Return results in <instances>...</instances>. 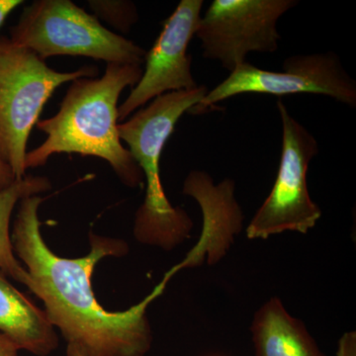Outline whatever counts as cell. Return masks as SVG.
Instances as JSON below:
<instances>
[{"mask_svg": "<svg viewBox=\"0 0 356 356\" xmlns=\"http://www.w3.org/2000/svg\"><path fill=\"white\" fill-rule=\"evenodd\" d=\"M42 202L39 195L20 201L10 238L14 254L31 276L30 291L43 302L51 324L67 344L79 346L88 356H146L153 343L147 310L172 278L163 276L153 291L128 310H105L95 296L91 276L104 257L127 254V243L90 233V252L86 257H58L41 234Z\"/></svg>", "mask_w": 356, "mask_h": 356, "instance_id": "cell-1", "label": "cell"}, {"mask_svg": "<svg viewBox=\"0 0 356 356\" xmlns=\"http://www.w3.org/2000/svg\"><path fill=\"white\" fill-rule=\"evenodd\" d=\"M140 65L107 64L102 77L72 81L55 116L38 121L46 134L43 144L26 154V168L44 165L57 154H77L106 161L126 186L144 184V175L118 132L122 91L142 77Z\"/></svg>", "mask_w": 356, "mask_h": 356, "instance_id": "cell-2", "label": "cell"}, {"mask_svg": "<svg viewBox=\"0 0 356 356\" xmlns=\"http://www.w3.org/2000/svg\"><path fill=\"white\" fill-rule=\"evenodd\" d=\"M207 92L206 86H198L192 90L165 93L118 125L120 139L128 145L146 181V196L134 225V236L140 243L170 252L191 236L193 222L186 211L173 207L166 197L159 161L178 120L197 106Z\"/></svg>", "mask_w": 356, "mask_h": 356, "instance_id": "cell-3", "label": "cell"}, {"mask_svg": "<svg viewBox=\"0 0 356 356\" xmlns=\"http://www.w3.org/2000/svg\"><path fill=\"white\" fill-rule=\"evenodd\" d=\"M96 74L98 69L95 65L76 72H57L34 51L6 37L0 38V159L10 166L16 179L26 175L30 133L56 89Z\"/></svg>", "mask_w": 356, "mask_h": 356, "instance_id": "cell-4", "label": "cell"}, {"mask_svg": "<svg viewBox=\"0 0 356 356\" xmlns=\"http://www.w3.org/2000/svg\"><path fill=\"white\" fill-rule=\"evenodd\" d=\"M9 40L43 60L54 56H83L107 64L140 67L147 54L70 0L32 2L11 27Z\"/></svg>", "mask_w": 356, "mask_h": 356, "instance_id": "cell-5", "label": "cell"}, {"mask_svg": "<svg viewBox=\"0 0 356 356\" xmlns=\"http://www.w3.org/2000/svg\"><path fill=\"white\" fill-rule=\"evenodd\" d=\"M277 108L282 122L280 168L270 193L245 229L250 240H266L287 231L305 235L322 217L307 184L309 165L318 154L317 140L293 118L281 100Z\"/></svg>", "mask_w": 356, "mask_h": 356, "instance_id": "cell-6", "label": "cell"}, {"mask_svg": "<svg viewBox=\"0 0 356 356\" xmlns=\"http://www.w3.org/2000/svg\"><path fill=\"white\" fill-rule=\"evenodd\" d=\"M283 69L284 72H269L245 62L208 91L191 112H201L245 93L275 96L311 93L329 96L353 108L356 106L355 81L343 69L337 54L294 56L285 60Z\"/></svg>", "mask_w": 356, "mask_h": 356, "instance_id": "cell-7", "label": "cell"}, {"mask_svg": "<svg viewBox=\"0 0 356 356\" xmlns=\"http://www.w3.org/2000/svg\"><path fill=\"white\" fill-rule=\"evenodd\" d=\"M295 0H214L196 32L203 57L232 72L250 53H275L281 39L277 21Z\"/></svg>", "mask_w": 356, "mask_h": 356, "instance_id": "cell-8", "label": "cell"}, {"mask_svg": "<svg viewBox=\"0 0 356 356\" xmlns=\"http://www.w3.org/2000/svg\"><path fill=\"white\" fill-rule=\"evenodd\" d=\"M203 3V0H181L163 22L158 39L145 57V72L118 107L119 121L159 96L197 88L187 49L200 24Z\"/></svg>", "mask_w": 356, "mask_h": 356, "instance_id": "cell-9", "label": "cell"}, {"mask_svg": "<svg viewBox=\"0 0 356 356\" xmlns=\"http://www.w3.org/2000/svg\"><path fill=\"white\" fill-rule=\"evenodd\" d=\"M182 191L184 195L195 199L200 206L202 232L184 261L168 271L172 277L182 269L198 267L205 261L210 266L218 264L228 254L245 221L242 208L236 199V184L231 178L215 184L207 172L192 170L185 178Z\"/></svg>", "mask_w": 356, "mask_h": 356, "instance_id": "cell-10", "label": "cell"}, {"mask_svg": "<svg viewBox=\"0 0 356 356\" xmlns=\"http://www.w3.org/2000/svg\"><path fill=\"white\" fill-rule=\"evenodd\" d=\"M0 334L19 350L47 356L58 346L55 327L46 312L18 291L0 270Z\"/></svg>", "mask_w": 356, "mask_h": 356, "instance_id": "cell-11", "label": "cell"}, {"mask_svg": "<svg viewBox=\"0 0 356 356\" xmlns=\"http://www.w3.org/2000/svg\"><path fill=\"white\" fill-rule=\"evenodd\" d=\"M250 331L254 356H325L306 325L276 297L255 313Z\"/></svg>", "mask_w": 356, "mask_h": 356, "instance_id": "cell-12", "label": "cell"}, {"mask_svg": "<svg viewBox=\"0 0 356 356\" xmlns=\"http://www.w3.org/2000/svg\"><path fill=\"white\" fill-rule=\"evenodd\" d=\"M51 187V181L47 177L25 175L0 191V270L29 290L32 287L31 276L16 259L11 243V215L22 199L39 195L50 191Z\"/></svg>", "mask_w": 356, "mask_h": 356, "instance_id": "cell-13", "label": "cell"}, {"mask_svg": "<svg viewBox=\"0 0 356 356\" xmlns=\"http://www.w3.org/2000/svg\"><path fill=\"white\" fill-rule=\"evenodd\" d=\"M88 6L98 20L103 19L115 29L123 33L130 31L139 20L137 7L125 0H89Z\"/></svg>", "mask_w": 356, "mask_h": 356, "instance_id": "cell-14", "label": "cell"}, {"mask_svg": "<svg viewBox=\"0 0 356 356\" xmlns=\"http://www.w3.org/2000/svg\"><path fill=\"white\" fill-rule=\"evenodd\" d=\"M337 356H356V332H346L337 346Z\"/></svg>", "mask_w": 356, "mask_h": 356, "instance_id": "cell-15", "label": "cell"}, {"mask_svg": "<svg viewBox=\"0 0 356 356\" xmlns=\"http://www.w3.org/2000/svg\"><path fill=\"white\" fill-rule=\"evenodd\" d=\"M15 180V175L10 166L0 159V191L10 186Z\"/></svg>", "mask_w": 356, "mask_h": 356, "instance_id": "cell-16", "label": "cell"}, {"mask_svg": "<svg viewBox=\"0 0 356 356\" xmlns=\"http://www.w3.org/2000/svg\"><path fill=\"white\" fill-rule=\"evenodd\" d=\"M21 0H0V28L14 9L21 6Z\"/></svg>", "mask_w": 356, "mask_h": 356, "instance_id": "cell-17", "label": "cell"}, {"mask_svg": "<svg viewBox=\"0 0 356 356\" xmlns=\"http://www.w3.org/2000/svg\"><path fill=\"white\" fill-rule=\"evenodd\" d=\"M19 350L13 341L0 334V356H18Z\"/></svg>", "mask_w": 356, "mask_h": 356, "instance_id": "cell-18", "label": "cell"}, {"mask_svg": "<svg viewBox=\"0 0 356 356\" xmlns=\"http://www.w3.org/2000/svg\"><path fill=\"white\" fill-rule=\"evenodd\" d=\"M67 356H88L79 346L67 344Z\"/></svg>", "mask_w": 356, "mask_h": 356, "instance_id": "cell-19", "label": "cell"}]
</instances>
